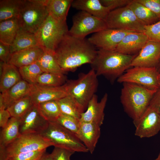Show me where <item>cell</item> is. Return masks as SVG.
<instances>
[{"mask_svg":"<svg viewBox=\"0 0 160 160\" xmlns=\"http://www.w3.org/2000/svg\"><path fill=\"white\" fill-rule=\"evenodd\" d=\"M159 74L156 67H133L126 70L117 81L120 83H133L157 90L159 89Z\"/></svg>","mask_w":160,"mask_h":160,"instance_id":"cell-10","label":"cell"},{"mask_svg":"<svg viewBox=\"0 0 160 160\" xmlns=\"http://www.w3.org/2000/svg\"><path fill=\"white\" fill-rule=\"evenodd\" d=\"M156 68L159 74L160 73V59L158 63Z\"/></svg>","mask_w":160,"mask_h":160,"instance_id":"cell-46","label":"cell"},{"mask_svg":"<svg viewBox=\"0 0 160 160\" xmlns=\"http://www.w3.org/2000/svg\"><path fill=\"white\" fill-rule=\"evenodd\" d=\"M46 151L45 149L21 153L9 158L8 160H39Z\"/></svg>","mask_w":160,"mask_h":160,"instance_id":"cell-38","label":"cell"},{"mask_svg":"<svg viewBox=\"0 0 160 160\" xmlns=\"http://www.w3.org/2000/svg\"><path fill=\"white\" fill-rule=\"evenodd\" d=\"M73 0H47L46 5L49 15L58 20L66 21Z\"/></svg>","mask_w":160,"mask_h":160,"instance_id":"cell-25","label":"cell"},{"mask_svg":"<svg viewBox=\"0 0 160 160\" xmlns=\"http://www.w3.org/2000/svg\"><path fill=\"white\" fill-rule=\"evenodd\" d=\"M67 78L64 73L43 72L38 78L36 84L48 87H58L64 84Z\"/></svg>","mask_w":160,"mask_h":160,"instance_id":"cell-34","label":"cell"},{"mask_svg":"<svg viewBox=\"0 0 160 160\" xmlns=\"http://www.w3.org/2000/svg\"><path fill=\"white\" fill-rule=\"evenodd\" d=\"M56 122L76 135L79 131L81 124L79 119L63 113L61 114Z\"/></svg>","mask_w":160,"mask_h":160,"instance_id":"cell-36","label":"cell"},{"mask_svg":"<svg viewBox=\"0 0 160 160\" xmlns=\"http://www.w3.org/2000/svg\"><path fill=\"white\" fill-rule=\"evenodd\" d=\"M20 28L17 18L0 22V42L11 45Z\"/></svg>","mask_w":160,"mask_h":160,"instance_id":"cell-28","label":"cell"},{"mask_svg":"<svg viewBox=\"0 0 160 160\" xmlns=\"http://www.w3.org/2000/svg\"><path fill=\"white\" fill-rule=\"evenodd\" d=\"M96 48L85 38L75 37L68 33L55 51L57 60L65 72L73 71L80 66L90 64L97 52Z\"/></svg>","mask_w":160,"mask_h":160,"instance_id":"cell-1","label":"cell"},{"mask_svg":"<svg viewBox=\"0 0 160 160\" xmlns=\"http://www.w3.org/2000/svg\"><path fill=\"white\" fill-rule=\"evenodd\" d=\"M62 113L79 119L85 109L72 97L67 95L57 100Z\"/></svg>","mask_w":160,"mask_h":160,"instance_id":"cell-31","label":"cell"},{"mask_svg":"<svg viewBox=\"0 0 160 160\" xmlns=\"http://www.w3.org/2000/svg\"><path fill=\"white\" fill-rule=\"evenodd\" d=\"M0 91L3 93L22 79L18 68L14 65L0 61Z\"/></svg>","mask_w":160,"mask_h":160,"instance_id":"cell-23","label":"cell"},{"mask_svg":"<svg viewBox=\"0 0 160 160\" xmlns=\"http://www.w3.org/2000/svg\"><path fill=\"white\" fill-rule=\"evenodd\" d=\"M39 134L52 143L55 147L74 152H88L86 146L75 134L56 121L49 122L47 128Z\"/></svg>","mask_w":160,"mask_h":160,"instance_id":"cell-5","label":"cell"},{"mask_svg":"<svg viewBox=\"0 0 160 160\" xmlns=\"http://www.w3.org/2000/svg\"><path fill=\"white\" fill-rule=\"evenodd\" d=\"M143 33L148 41L160 43V19L154 24L144 25Z\"/></svg>","mask_w":160,"mask_h":160,"instance_id":"cell-37","label":"cell"},{"mask_svg":"<svg viewBox=\"0 0 160 160\" xmlns=\"http://www.w3.org/2000/svg\"><path fill=\"white\" fill-rule=\"evenodd\" d=\"M39 160H53V159L51 153H44Z\"/></svg>","mask_w":160,"mask_h":160,"instance_id":"cell-45","label":"cell"},{"mask_svg":"<svg viewBox=\"0 0 160 160\" xmlns=\"http://www.w3.org/2000/svg\"><path fill=\"white\" fill-rule=\"evenodd\" d=\"M68 31L66 21L58 20L49 15L35 34L40 47L55 51Z\"/></svg>","mask_w":160,"mask_h":160,"instance_id":"cell-7","label":"cell"},{"mask_svg":"<svg viewBox=\"0 0 160 160\" xmlns=\"http://www.w3.org/2000/svg\"><path fill=\"white\" fill-rule=\"evenodd\" d=\"M24 0H0V22L17 18Z\"/></svg>","mask_w":160,"mask_h":160,"instance_id":"cell-30","label":"cell"},{"mask_svg":"<svg viewBox=\"0 0 160 160\" xmlns=\"http://www.w3.org/2000/svg\"><path fill=\"white\" fill-rule=\"evenodd\" d=\"M97 76L91 69L86 73H81L75 80L67 81L65 84L67 95L72 97L84 109L95 95L98 86Z\"/></svg>","mask_w":160,"mask_h":160,"instance_id":"cell-4","label":"cell"},{"mask_svg":"<svg viewBox=\"0 0 160 160\" xmlns=\"http://www.w3.org/2000/svg\"><path fill=\"white\" fill-rule=\"evenodd\" d=\"M132 31L107 28L94 33L88 40L96 48L115 51L124 36Z\"/></svg>","mask_w":160,"mask_h":160,"instance_id":"cell-12","label":"cell"},{"mask_svg":"<svg viewBox=\"0 0 160 160\" xmlns=\"http://www.w3.org/2000/svg\"><path fill=\"white\" fill-rule=\"evenodd\" d=\"M108 98L105 93L99 102L95 94L89 101L85 111L83 113L79 119L80 123L90 122L97 124L100 126L103 124L104 118V109Z\"/></svg>","mask_w":160,"mask_h":160,"instance_id":"cell-17","label":"cell"},{"mask_svg":"<svg viewBox=\"0 0 160 160\" xmlns=\"http://www.w3.org/2000/svg\"><path fill=\"white\" fill-rule=\"evenodd\" d=\"M74 153L64 149L55 147L51 153L53 160H71V156Z\"/></svg>","mask_w":160,"mask_h":160,"instance_id":"cell-39","label":"cell"},{"mask_svg":"<svg viewBox=\"0 0 160 160\" xmlns=\"http://www.w3.org/2000/svg\"><path fill=\"white\" fill-rule=\"evenodd\" d=\"M47 0H24L17 19L20 28L35 34L48 15Z\"/></svg>","mask_w":160,"mask_h":160,"instance_id":"cell-6","label":"cell"},{"mask_svg":"<svg viewBox=\"0 0 160 160\" xmlns=\"http://www.w3.org/2000/svg\"><path fill=\"white\" fill-rule=\"evenodd\" d=\"M148 41L143 33L131 32L124 36L115 51L127 55H137Z\"/></svg>","mask_w":160,"mask_h":160,"instance_id":"cell-18","label":"cell"},{"mask_svg":"<svg viewBox=\"0 0 160 160\" xmlns=\"http://www.w3.org/2000/svg\"><path fill=\"white\" fill-rule=\"evenodd\" d=\"M133 122L135 127V135L140 138L152 137L160 131V114L149 106Z\"/></svg>","mask_w":160,"mask_h":160,"instance_id":"cell-13","label":"cell"},{"mask_svg":"<svg viewBox=\"0 0 160 160\" xmlns=\"http://www.w3.org/2000/svg\"><path fill=\"white\" fill-rule=\"evenodd\" d=\"M43 53L39 58L36 63L43 72L64 73L56 59L55 51L44 50Z\"/></svg>","mask_w":160,"mask_h":160,"instance_id":"cell-29","label":"cell"},{"mask_svg":"<svg viewBox=\"0 0 160 160\" xmlns=\"http://www.w3.org/2000/svg\"><path fill=\"white\" fill-rule=\"evenodd\" d=\"M105 21L82 11L72 18V25L68 33L76 37L84 38L89 34L108 28Z\"/></svg>","mask_w":160,"mask_h":160,"instance_id":"cell-11","label":"cell"},{"mask_svg":"<svg viewBox=\"0 0 160 160\" xmlns=\"http://www.w3.org/2000/svg\"><path fill=\"white\" fill-rule=\"evenodd\" d=\"M32 84L22 79L0 94V110L5 109L15 101L30 95Z\"/></svg>","mask_w":160,"mask_h":160,"instance_id":"cell-19","label":"cell"},{"mask_svg":"<svg viewBox=\"0 0 160 160\" xmlns=\"http://www.w3.org/2000/svg\"><path fill=\"white\" fill-rule=\"evenodd\" d=\"M158 80L159 85V89H160V73H159L158 75Z\"/></svg>","mask_w":160,"mask_h":160,"instance_id":"cell-47","label":"cell"},{"mask_svg":"<svg viewBox=\"0 0 160 160\" xmlns=\"http://www.w3.org/2000/svg\"><path fill=\"white\" fill-rule=\"evenodd\" d=\"M71 6L105 21L111 11L102 4L100 0H73Z\"/></svg>","mask_w":160,"mask_h":160,"instance_id":"cell-22","label":"cell"},{"mask_svg":"<svg viewBox=\"0 0 160 160\" xmlns=\"http://www.w3.org/2000/svg\"><path fill=\"white\" fill-rule=\"evenodd\" d=\"M127 6L131 9L136 17L144 25L154 24L160 19L149 9L136 0H132Z\"/></svg>","mask_w":160,"mask_h":160,"instance_id":"cell-27","label":"cell"},{"mask_svg":"<svg viewBox=\"0 0 160 160\" xmlns=\"http://www.w3.org/2000/svg\"><path fill=\"white\" fill-rule=\"evenodd\" d=\"M132 0H100L102 4L110 10L127 5Z\"/></svg>","mask_w":160,"mask_h":160,"instance_id":"cell-41","label":"cell"},{"mask_svg":"<svg viewBox=\"0 0 160 160\" xmlns=\"http://www.w3.org/2000/svg\"><path fill=\"white\" fill-rule=\"evenodd\" d=\"M67 95L65 84L58 87L32 84L30 95L34 105L52 100H57Z\"/></svg>","mask_w":160,"mask_h":160,"instance_id":"cell-16","label":"cell"},{"mask_svg":"<svg viewBox=\"0 0 160 160\" xmlns=\"http://www.w3.org/2000/svg\"><path fill=\"white\" fill-rule=\"evenodd\" d=\"M76 135L92 154L100 135V126L92 123H81Z\"/></svg>","mask_w":160,"mask_h":160,"instance_id":"cell-20","label":"cell"},{"mask_svg":"<svg viewBox=\"0 0 160 160\" xmlns=\"http://www.w3.org/2000/svg\"><path fill=\"white\" fill-rule=\"evenodd\" d=\"M53 144L39 134L20 135L6 148L0 146L6 159L21 153L41 151Z\"/></svg>","mask_w":160,"mask_h":160,"instance_id":"cell-8","label":"cell"},{"mask_svg":"<svg viewBox=\"0 0 160 160\" xmlns=\"http://www.w3.org/2000/svg\"><path fill=\"white\" fill-rule=\"evenodd\" d=\"M147 7L160 18V0H136Z\"/></svg>","mask_w":160,"mask_h":160,"instance_id":"cell-40","label":"cell"},{"mask_svg":"<svg viewBox=\"0 0 160 160\" xmlns=\"http://www.w3.org/2000/svg\"><path fill=\"white\" fill-rule=\"evenodd\" d=\"M36 105L41 114L49 122L56 121L62 113L57 100L46 102Z\"/></svg>","mask_w":160,"mask_h":160,"instance_id":"cell-33","label":"cell"},{"mask_svg":"<svg viewBox=\"0 0 160 160\" xmlns=\"http://www.w3.org/2000/svg\"><path fill=\"white\" fill-rule=\"evenodd\" d=\"M137 55H127L116 51L99 49L91 64L92 69L97 76H103L113 82L131 67Z\"/></svg>","mask_w":160,"mask_h":160,"instance_id":"cell-2","label":"cell"},{"mask_svg":"<svg viewBox=\"0 0 160 160\" xmlns=\"http://www.w3.org/2000/svg\"><path fill=\"white\" fill-rule=\"evenodd\" d=\"M44 51L36 46L15 52L12 54L8 63L18 68L36 63Z\"/></svg>","mask_w":160,"mask_h":160,"instance_id":"cell-21","label":"cell"},{"mask_svg":"<svg viewBox=\"0 0 160 160\" xmlns=\"http://www.w3.org/2000/svg\"><path fill=\"white\" fill-rule=\"evenodd\" d=\"M18 68L22 79L32 84H36L38 78L43 72L36 62Z\"/></svg>","mask_w":160,"mask_h":160,"instance_id":"cell-35","label":"cell"},{"mask_svg":"<svg viewBox=\"0 0 160 160\" xmlns=\"http://www.w3.org/2000/svg\"><path fill=\"white\" fill-rule=\"evenodd\" d=\"M33 105L29 95L14 102L6 109L9 113L11 117L21 119Z\"/></svg>","mask_w":160,"mask_h":160,"instance_id":"cell-32","label":"cell"},{"mask_svg":"<svg viewBox=\"0 0 160 160\" xmlns=\"http://www.w3.org/2000/svg\"><path fill=\"white\" fill-rule=\"evenodd\" d=\"M49 123L40 113L37 105H34L20 119V134H39L47 128Z\"/></svg>","mask_w":160,"mask_h":160,"instance_id":"cell-14","label":"cell"},{"mask_svg":"<svg viewBox=\"0 0 160 160\" xmlns=\"http://www.w3.org/2000/svg\"><path fill=\"white\" fill-rule=\"evenodd\" d=\"M149 106L160 114V89L155 93L150 102Z\"/></svg>","mask_w":160,"mask_h":160,"instance_id":"cell-43","label":"cell"},{"mask_svg":"<svg viewBox=\"0 0 160 160\" xmlns=\"http://www.w3.org/2000/svg\"><path fill=\"white\" fill-rule=\"evenodd\" d=\"M11 117L9 112L6 109L0 110V126L2 128L4 127Z\"/></svg>","mask_w":160,"mask_h":160,"instance_id":"cell-44","label":"cell"},{"mask_svg":"<svg viewBox=\"0 0 160 160\" xmlns=\"http://www.w3.org/2000/svg\"><path fill=\"white\" fill-rule=\"evenodd\" d=\"M160 59V43L148 41L133 60L131 67H156Z\"/></svg>","mask_w":160,"mask_h":160,"instance_id":"cell-15","label":"cell"},{"mask_svg":"<svg viewBox=\"0 0 160 160\" xmlns=\"http://www.w3.org/2000/svg\"><path fill=\"white\" fill-rule=\"evenodd\" d=\"M36 46H39L35 34L26 31L20 28L12 43L10 46V49L12 54Z\"/></svg>","mask_w":160,"mask_h":160,"instance_id":"cell-24","label":"cell"},{"mask_svg":"<svg viewBox=\"0 0 160 160\" xmlns=\"http://www.w3.org/2000/svg\"><path fill=\"white\" fill-rule=\"evenodd\" d=\"M122 84L121 102L125 112L135 121L139 119L148 108L157 90L133 83Z\"/></svg>","mask_w":160,"mask_h":160,"instance_id":"cell-3","label":"cell"},{"mask_svg":"<svg viewBox=\"0 0 160 160\" xmlns=\"http://www.w3.org/2000/svg\"><path fill=\"white\" fill-rule=\"evenodd\" d=\"M11 54L10 46L0 42V61L4 63H8Z\"/></svg>","mask_w":160,"mask_h":160,"instance_id":"cell-42","label":"cell"},{"mask_svg":"<svg viewBox=\"0 0 160 160\" xmlns=\"http://www.w3.org/2000/svg\"><path fill=\"white\" fill-rule=\"evenodd\" d=\"M105 21L108 28L142 33L144 30V25L127 6L111 11Z\"/></svg>","mask_w":160,"mask_h":160,"instance_id":"cell-9","label":"cell"},{"mask_svg":"<svg viewBox=\"0 0 160 160\" xmlns=\"http://www.w3.org/2000/svg\"><path fill=\"white\" fill-rule=\"evenodd\" d=\"M154 160H160V152L157 157Z\"/></svg>","mask_w":160,"mask_h":160,"instance_id":"cell-48","label":"cell"},{"mask_svg":"<svg viewBox=\"0 0 160 160\" xmlns=\"http://www.w3.org/2000/svg\"><path fill=\"white\" fill-rule=\"evenodd\" d=\"M20 119L11 117L0 132V146L6 148L20 135L19 132Z\"/></svg>","mask_w":160,"mask_h":160,"instance_id":"cell-26","label":"cell"}]
</instances>
